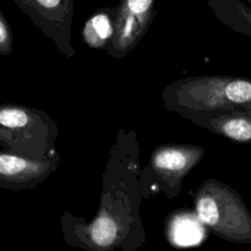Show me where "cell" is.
<instances>
[{"label":"cell","mask_w":251,"mask_h":251,"mask_svg":"<svg viewBox=\"0 0 251 251\" xmlns=\"http://www.w3.org/2000/svg\"><path fill=\"white\" fill-rule=\"evenodd\" d=\"M165 106L190 122L231 111H251V78L197 75L180 78L163 91Z\"/></svg>","instance_id":"obj_1"},{"label":"cell","mask_w":251,"mask_h":251,"mask_svg":"<svg viewBox=\"0 0 251 251\" xmlns=\"http://www.w3.org/2000/svg\"><path fill=\"white\" fill-rule=\"evenodd\" d=\"M194 206L201 222L217 236L238 244L251 243V213L229 185L215 178L204 180Z\"/></svg>","instance_id":"obj_2"},{"label":"cell","mask_w":251,"mask_h":251,"mask_svg":"<svg viewBox=\"0 0 251 251\" xmlns=\"http://www.w3.org/2000/svg\"><path fill=\"white\" fill-rule=\"evenodd\" d=\"M44 114L14 105L0 106V143L17 154L34 157V146L44 155L52 140V121Z\"/></svg>","instance_id":"obj_3"},{"label":"cell","mask_w":251,"mask_h":251,"mask_svg":"<svg viewBox=\"0 0 251 251\" xmlns=\"http://www.w3.org/2000/svg\"><path fill=\"white\" fill-rule=\"evenodd\" d=\"M155 0H120L115 9L114 34L107 47L115 57H123L143 37L156 15Z\"/></svg>","instance_id":"obj_4"},{"label":"cell","mask_w":251,"mask_h":251,"mask_svg":"<svg viewBox=\"0 0 251 251\" xmlns=\"http://www.w3.org/2000/svg\"><path fill=\"white\" fill-rule=\"evenodd\" d=\"M15 4L51 38L60 50L72 54L71 25L75 15L74 0H13Z\"/></svg>","instance_id":"obj_5"},{"label":"cell","mask_w":251,"mask_h":251,"mask_svg":"<svg viewBox=\"0 0 251 251\" xmlns=\"http://www.w3.org/2000/svg\"><path fill=\"white\" fill-rule=\"evenodd\" d=\"M205 149L190 144H172L157 147L151 156V167L163 181L170 198L180 190L183 177L201 161Z\"/></svg>","instance_id":"obj_6"},{"label":"cell","mask_w":251,"mask_h":251,"mask_svg":"<svg viewBox=\"0 0 251 251\" xmlns=\"http://www.w3.org/2000/svg\"><path fill=\"white\" fill-rule=\"evenodd\" d=\"M56 163L0 152V186L10 189L31 188L46 178Z\"/></svg>","instance_id":"obj_7"},{"label":"cell","mask_w":251,"mask_h":251,"mask_svg":"<svg viewBox=\"0 0 251 251\" xmlns=\"http://www.w3.org/2000/svg\"><path fill=\"white\" fill-rule=\"evenodd\" d=\"M191 122L233 142H251V111H231L207 115L193 119Z\"/></svg>","instance_id":"obj_8"},{"label":"cell","mask_w":251,"mask_h":251,"mask_svg":"<svg viewBox=\"0 0 251 251\" xmlns=\"http://www.w3.org/2000/svg\"><path fill=\"white\" fill-rule=\"evenodd\" d=\"M196 212L176 210L166 222V235L170 243L176 247L194 246L202 242L205 230Z\"/></svg>","instance_id":"obj_9"},{"label":"cell","mask_w":251,"mask_h":251,"mask_svg":"<svg viewBox=\"0 0 251 251\" xmlns=\"http://www.w3.org/2000/svg\"><path fill=\"white\" fill-rule=\"evenodd\" d=\"M115 26V9L101 7L84 23L81 35L84 42L91 48L103 49L110 44Z\"/></svg>","instance_id":"obj_10"},{"label":"cell","mask_w":251,"mask_h":251,"mask_svg":"<svg viewBox=\"0 0 251 251\" xmlns=\"http://www.w3.org/2000/svg\"><path fill=\"white\" fill-rule=\"evenodd\" d=\"M119 226L108 214L100 215L89 226L88 235L91 242L101 249L110 248L118 238Z\"/></svg>","instance_id":"obj_11"},{"label":"cell","mask_w":251,"mask_h":251,"mask_svg":"<svg viewBox=\"0 0 251 251\" xmlns=\"http://www.w3.org/2000/svg\"><path fill=\"white\" fill-rule=\"evenodd\" d=\"M13 33L11 27L0 9V54H9L12 50Z\"/></svg>","instance_id":"obj_12"},{"label":"cell","mask_w":251,"mask_h":251,"mask_svg":"<svg viewBox=\"0 0 251 251\" xmlns=\"http://www.w3.org/2000/svg\"><path fill=\"white\" fill-rule=\"evenodd\" d=\"M247 1L251 4V0H247ZM240 14L243 18V21H244L246 26L248 27L245 34H248L251 36V7L247 8V7L242 6L240 9Z\"/></svg>","instance_id":"obj_13"}]
</instances>
